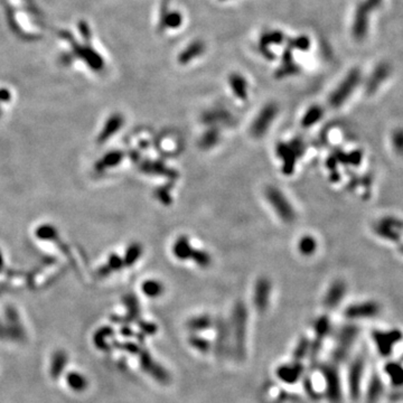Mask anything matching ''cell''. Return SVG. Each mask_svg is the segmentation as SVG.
<instances>
[{
    "label": "cell",
    "instance_id": "8992f818",
    "mask_svg": "<svg viewBox=\"0 0 403 403\" xmlns=\"http://www.w3.org/2000/svg\"><path fill=\"white\" fill-rule=\"evenodd\" d=\"M270 294H271V282L268 280L267 278L262 277L258 279L255 287V297H253V301H255V306L258 312H266L269 306V301H270Z\"/></svg>",
    "mask_w": 403,
    "mask_h": 403
},
{
    "label": "cell",
    "instance_id": "3957f363",
    "mask_svg": "<svg viewBox=\"0 0 403 403\" xmlns=\"http://www.w3.org/2000/svg\"><path fill=\"white\" fill-rule=\"evenodd\" d=\"M247 311L243 303H237L232 315V326H233L234 342L236 352L241 354L245 350V334H246Z\"/></svg>",
    "mask_w": 403,
    "mask_h": 403
},
{
    "label": "cell",
    "instance_id": "5bb4252c",
    "mask_svg": "<svg viewBox=\"0 0 403 403\" xmlns=\"http://www.w3.org/2000/svg\"><path fill=\"white\" fill-rule=\"evenodd\" d=\"M324 110L319 106H312L305 113L301 119V126L304 128H311L322 119Z\"/></svg>",
    "mask_w": 403,
    "mask_h": 403
},
{
    "label": "cell",
    "instance_id": "7402d4cb",
    "mask_svg": "<svg viewBox=\"0 0 403 403\" xmlns=\"http://www.w3.org/2000/svg\"><path fill=\"white\" fill-rule=\"evenodd\" d=\"M67 383H69L72 389H74L76 391L84 390L86 386L85 379L77 373H70L69 376H67Z\"/></svg>",
    "mask_w": 403,
    "mask_h": 403
},
{
    "label": "cell",
    "instance_id": "6da1fadb",
    "mask_svg": "<svg viewBox=\"0 0 403 403\" xmlns=\"http://www.w3.org/2000/svg\"><path fill=\"white\" fill-rule=\"evenodd\" d=\"M266 197L271 208L275 210L277 215L283 222L291 223L296 219V212H294L290 202L288 200L286 195L280 189L275 186H269L266 189Z\"/></svg>",
    "mask_w": 403,
    "mask_h": 403
},
{
    "label": "cell",
    "instance_id": "7c38bea8",
    "mask_svg": "<svg viewBox=\"0 0 403 403\" xmlns=\"http://www.w3.org/2000/svg\"><path fill=\"white\" fill-rule=\"evenodd\" d=\"M283 40V35L280 32H277V30H273V32H269L262 36L261 42H260V51L262 55H265L267 59L272 60L273 59V53L269 51V46L271 44H280Z\"/></svg>",
    "mask_w": 403,
    "mask_h": 403
},
{
    "label": "cell",
    "instance_id": "2e32d148",
    "mask_svg": "<svg viewBox=\"0 0 403 403\" xmlns=\"http://www.w3.org/2000/svg\"><path fill=\"white\" fill-rule=\"evenodd\" d=\"M317 249V242L316 239L312 235H305L298 243V250L305 257H309L315 253Z\"/></svg>",
    "mask_w": 403,
    "mask_h": 403
},
{
    "label": "cell",
    "instance_id": "d4e9b609",
    "mask_svg": "<svg viewBox=\"0 0 403 403\" xmlns=\"http://www.w3.org/2000/svg\"><path fill=\"white\" fill-rule=\"evenodd\" d=\"M156 196L157 198L164 203L165 205H169L172 204L173 198H172V194H170V189L167 187V186H163V187H159L156 190Z\"/></svg>",
    "mask_w": 403,
    "mask_h": 403
},
{
    "label": "cell",
    "instance_id": "cb8c5ba5",
    "mask_svg": "<svg viewBox=\"0 0 403 403\" xmlns=\"http://www.w3.org/2000/svg\"><path fill=\"white\" fill-rule=\"evenodd\" d=\"M190 345L193 346V347L197 348V350L202 353H208L210 350V343L206 342L204 338L199 337V336H193V337H190Z\"/></svg>",
    "mask_w": 403,
    "mask_h": 403
},
{
    "label": "cell",
    "instance_id": "8fae6325",
    "mask_svg": "<svg viewBox=\"0 0 403 403\" xmlns=\"http://www.w3.org/2000/svg\"><path fill=\"white\" fill-rule=\"evenodd\" d=\"M345 293V285L342 281H336L330 286L329 290L325 297V306L328 308H334L342 300Z\"/></svg>",
    "mask_w": 403,
    "mask_h": 403
},
{
    "label": "cell",
    "instance_id": "9c48e42d",
    "mask_svg": "<svg viewBox=\"0 0 403 403\" xmlns=\"http://www.w3.org/2000/svg\"><path fill=\"white\" fill-rule=\"evenodd\" d=\"M205 51V45L200 40H195V42L190 43L187 47H186L180 55L178 56V61L180 64H187L190 61L198 58Z\"/></svg>",
    "mask_w": 403,
    "mask_h": 403
},
{
    "label": "cell",
    "instance_id": "30bf717a",
    "mask_svg": "<svg viewBox=\"0 0 403 403\" xmlns=\"http://www.w3.org/2000/svg\"><path fill=\"white\" fill-rule=\"evenodd\" d=\"M229 84L234 95L242 101L247 99V83L246 80L241 74H231L229 77Z\"/></svg>",
    "mask_w": 403,
    "mask_h": 403
},
{
    "label": "cell",
    "instance_id": "ba28073f",
    "mask_svg": "<svg viewBox=\"0 0 403 403\" xmlns=\"http://www.w3.org/2000/svg\"><path fill=\"white\" fill-rule=\"evenodd\" d=\"M194 251V247L192 246L187 236L182 235L177 237V240L175 241L173 245V253L174 256L177 258L180 261H186L192 258Z\"/></svg>",
    "mask_w": 403,
    "mask_h": 403
},
{
    "label": "cell",
    "instance_id": "ac0fdd59",
    "mask_svg": "<svg viewBox=\"0 0 403 403\" xmlns=\"http://www.w3.org/2000/svg\"><path fill=\"white\" fill-rule=\"evenodd\" d=\"M231 116L226 111L222 110H212L210 112L204 113L203 122L208 123L210 126H216L219 121H226V119H230Z\"/></svg>",
    "mask_w": 403,
    "mask_h": 403
},
{
    "label": "cell",
    "instance_id": "484cf974",
    "mask_svg": "<svg viewBox=\"0 0 403 403\" xmlns=\"http://www.w3.org/2000/svg\"><path fill=\"white\" fill-rule=\"evenodd\" d=\"M290 46L297 49H308L309 47V39L307 37H298L294 39H290Z\"/></svg>",
    "mask_w": 403,
    "mask_h": 403
},
{
    "label": "cell",
    "instance_id": "603a6c76",
    "mask_svg": "<svg viewBox=\"0 0 403 403\" xmlns=\"http://www.w3.org/2000/svg\"><path fill=\"white\" fill-rule=\"evenodd\" d=\"M299 72V66L297 64H294L293 62L290 63H282V65L279 67L277 71V77H285L292 74H296Z\"/></svg>",
    "mask_w": 403,
    "mask_h": 403
},
{
    "label": "cell",
    "instance_id": "83f0119b",
    "mask_svg": "<svg viewBox=\"0 0 403 403\" xmlns=\"http://www.w3.org/2000/svg\"><path fill=\"white\" fill-rule=\"evenodd\" d=\"M140 251H141V249L139 245H132L130 249H129L128 256H127V262L129 263V265L137 260V258L140 256Z\"/></svg>",
    "mask_w": 403,
    "mask_h": 403
},
{
    "label": "cell",
    "instance_id": "52a82bcc",
    "mask_svg": "<svg viewBox=\"0 0 403 403\" xmlns=\"http://www.w3.org/2000/svg\"><path fill=\"white\" fill-rule=\"evenodd\" d=\"M303 372V365L299 362H293V363L281 365L277 370V375L279 379L286 383H294L300 379Z\"/></svg>",
    "mask_w": 403,
    "mask_h": 403
},
{
    "label": "cell",
    "instance_id": "ffe728a7",
    "mask_svg": "<svg viewBox=\"0 0 403 403\" xmlns=\"http://www.w3.org/2000/svg\"><path fill=\"white\" fill-rule=\"evenodd\" d=\"M182 15L176 12H166L162 18V25L167 28H177L182 24Z\"/></svg>",
    "mask_w": 403,
    "mask_h": 403
},
{
    "label": "cell",
    "instance_id": "e0dca14e",
    "mask_svg": "<svg viewBox=\"0 0 403 403\" xmlns=\"http://www.w3.org/2000/svg\"><path fill=\"white\" fill-rule=\"evenodd\" d=\"M147 170H149L152 174H157V175H163V176H167L170 179H175L178 174L177 172H175L174 169L167 167L166 165L163 163H150L148 164Z\"/></svg>",
    "mask_w": 403,
    "mask_h": 403
},
{
    "label": "cell",
    "instance_id": "7a4b0ae2",
    "mask_svg": "<svg viewBox=\"0 0 403 403\" xmlns=\"http://www.w3.org/2000/svg\"><path fill=\"white\" fill-rule=\"evenodd\" d=\"M304 143L299 139L285 143L280 142L277 146V155L283 160L282 172L286 175H291L296 166L297 159L304 154Z\"/></svg>",
    "mask_w": 403,
    "mask_h": 403
},
{
    "label": "cell",
    "instance_id": "4fadbf2b",
    "mask_svg": "<svg viewBox=\"0 0 403 403\" xmlns=\"http://www.w3.org/2000/svg\"><path fill=\"white\" fill-rule=\"evenodd\" d=\"M220 141V130L216 126H211L199 138V147L202 149H211Z\"/></svg>",
    "mask_w": 403,
    "mask_h": 403
},
{
    "label": "cell",
    "instance_id": "d6986e66",
    "mask_svg": "<svg viewBox=\"0 0 403 403\" xmlns=\"http://www.w3.org/2000/svg\"><path fill=\"white\" fill-rule=\"evenodd\" d=\"M142 291L150 298L159 297L164 292L163 283L156 280H148L142 285Z\"/></svg>",
    "mask_w": 403,
    "mask_h": 403
},
{
    "label": "cell",
    "instance_id": "f1b7e54d",
    "mask_svg": "<svg viewBox=\"0 0 403 403\" xmlns=\"http://www.w3.org/2000/svg\"><path fill=\"white\" fill-rule=\"evenodd\" d=\"M222 2H224V0H222Z\"/></svg>",
    "mask_w": 403,
    "mask_h": 403
},
{
    "label": "cell",
    "instance_id": "4316f807",
    "mask_svg": "<svg viewBox=\"0 0 403 403\" xmlns=\"http://www.w3.org/2000/svg\"><path fill=\"white\" fill-rule=\"evenodd\" d=\"M309 350V342L307 339H303L300 343L298 344L296 350H294V358H297V360H299V358H301L305 354H306Z\"/></svg>",
    "mask_w": 403,
    "mask_h": 403
},
{
    "label": "cell",
    "instance_id": "277c9868",
    "mask_svg": "<svg viewBox=\"0 0 403 403\" xmlns=\"http://www.w3.org/2000/svg\"><path fill=\"white\" fill-rule=\"evenodd\" d=\"M277 113L278 107L275 103H268L263 107L251 125L250 132L252 136L255 138H262L265 136L269 128L271 127L272 122L275 121Z\"/></svg>",
    "mask_w": 403,
    "mask_h": 403
},
{
    "label": "cell",
    "instance_id": "9a60e30c",
    "mask_svg": "<svg viewBox=\"0 0 403 403\" xmlns=\"http://www.w3.org/2000/svg\"><path fill=\"white\" fill-rule=\"evenodd\" d=\"M212 324H213V320L208 315H202V316H196L193 317L192 319H189V322L187 323V327L192 332H202V330L209 329L212 327Z\"/></svg>",
    "mask_w": 403,
    "mask_h": 403
},
{
    "label": "cell",
    "instance_id": "44dd1931",
    "mask_svg": "<svg viewBox=\"0 0 403 403\" xmlns=\"http://www.w3.org/2000/svg\"><path fill=\"white\" fill-rule=\"evenodd\" d=\"M190 259H193V261L196 263V265H198L202 268H206L211 265L212 262V258L206 251L203 250H196L194 249L193 251V255Z\"/></svg>",
    "mask_w": 403,
    "mask_h": 403
},
{
    "label": "cell",
    "instance_id": "5b68a950",
    "mask_svg": "<svg viewBox=\"0 0 403 403\" xmlns=\"http://www.w3.org/2000/svg\"><path fill=\"white\" fill-rule=\"evenodd\" d=\"M360 80V75L358 72H352L346 79L339 84V86L336 89L332 94L329 96V105L337 108L339 106H342L343 103L347 100L348 95H350V93L353 92L355 89L356 84Z\"/></svg>",
    "mask_w": 403,
    "mask_h": 403
}]
</instances>
